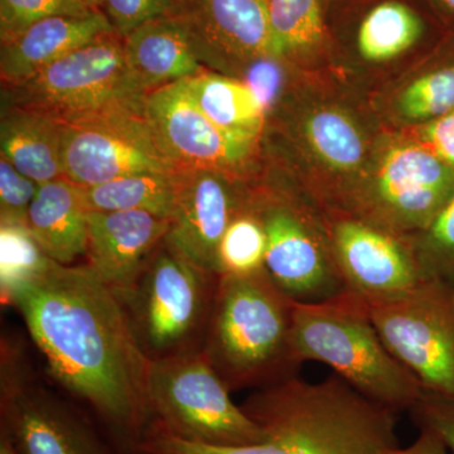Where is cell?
Here are the masks:
<instances>
[{
  "instance_id": "cell-27",
  "label": "cell",
  "mask_w": 454,
  "mask_h": 454,
  "mask_svg": "<svg viewBox=\"0 0 454 454\" xmlns=\"http://www.w3.org/2000/svg\"><path fill=\"white\" fill-rule=\"evenodd\" d=\"M277 55L309 50L324 37L319 0H267Z\"/></svg>"
},
{
  "instance_id": "cell-11",
  "label": "cell",
  "mask_w": 454,
  "mask_h": 454,
  "mask_svg": "<svg viewBox=\"0 0 454 454\" xmlns=\"http://www.w3.org/2000/svg\"><path fill=\"white\" fill-rule=\"evenodd\" d=\"M145 109L160 148L178 170L225 173L247 162L258 143L215 125L192 103L181 82L149 92Z\"/></svg>"
},
{
  "instance_id": "cell-35",
  "label": "cell",
  "mask_w": 454,
  "mask_h": 454,
  "mask_svg": "<svg viewBox=\"0 0 454 454\" xmlns=\"http://www.w3.org/2000/svg\"><path fill=\"white\" fill-rule=\"evenodd\" d=\"M280 57L262 56L247 65L243 82L255 92L265 110L276 103L282 88V71L278 65Z\"/></svg>"
},
{
  "instance_id": "cell-32",
  "label": "cell",
  "mask_w": 454,
  "mask_h": 454,
  "mask_svg": "<svg viewBox=\"0 0 454 454\" xmlns=\"http://www.w3.org/2000/svg\"><path fill=\"white\" fill-rule=\"evenodd\" d=\"M40 186L4 157H0V221L26 223Z\"/></svg>"
},
{
  "instance_id": "cell-19",
  "label": "cell",
  "mask_w": 454,
  "mask_h": 454,
  "mask_svg": "<svg viewBox=\"0 0 454 454\" xmlns=\"http://www.w3.org/2000/svg\"><path fill=\"white\" fill-rule=\"evenodd\" d=\"M122 41L131 76L145 94L206 70L178 14L149 20Z\"/></svg>"
},
{
  "instance_id": "cell-34",
  "label": "cell",
  "mask_w": 454,
  "mask_h": 454,
  "mask_svg": "<svg viewBox=\"0 0 454 454\" xmlns=\"http://www.w3.org/2000/svg\"><path fill=\"white\" fill-rule=\"evenodd\" d=\"M415 423L437 432L454 454V397L424 391L411 409Z\"/></svg>"
},
{
  "instance_id": "cell-3",
  "label": "cell",
  "mask_w": 454,
  "mask_h": 454,
  "mask_svg": "<svg viewBox=\"0 0 454 454\" xmlns=\"http://www.w3.org/2000/svg\"><path fill=\"white\" fill-rule=\"evenodd\" d=\"M293 306L265 270L219 277L203 352L230 389L294 376Z\"/></svg>"
},
{
  "instance_id": "cell-8",
  "label": "cell",
  "mask_w": 454,
  "mask_h": 454,
  "mask_svg": "<svg viewBox=\"0 0 454 454\" xmlns=\"http://www.w3.org/2000/svg\"><path fill=\"white\" fill-rule=\"evenodd\" d=\"M367 307L387 348L423 390L454 397V286L423 280Z\"/></svg>"
},
{
  "instance_id": "cell-23",
  "label": "cell",
  "mask_w": 454,
  "mask_h": 454,
  "mask_svg": "<svg viewBox=\"0 0 454 454\" xmlns=\"http://www.w3.org/2000/svg\"><path fill=\"white\" fill-rule=\"evenodd\" d=\"M178 172L145 173L82 187L83 201L89 211H142L170 221L177 201Z\"/></svg>"
},
{
  "instance_id": "cell-5",
  "label": "cell",
  "mask_w": 454,
  "mask_h": 454,
  "mask_svg": "<svg viewBox=\"0 0 454 454\" xmlns=\"http://www.w3.org/2000/svg\"><path fill=\"white\" fill-rule=\"evenodd\" d=\"M148 402L152 427L208 447L252 446L264 441L259 424L230 397V387L205 352L151 358Z\"/></svg>"
},
{
  "instance_id": "cell-24",
  "label": "cell",
  "mask_w": 454,
  "mask_h": 454,
  "mask_svg": "<svg viewBox=\"0 0 454 454\" xmlns=\"http://www.w3.org/2000/svg\"><path fill=\"white\" fill-rule=\"evenodd\" d=\"M422 33V20L414 11L402 3H382L361 23L358 51L367 61H389L414 46Z\"/></svg>"
},
{
  "instance_id": "cell-15",
  "label": "cell",
  "mask_w": 454,
  "mask_h": 454,
  "mask_svg": "<svg viewBox=\"0 0 454 454\" xmlns=\"http://www.w3.org/2000/svg\"><path fill=\"white\" fill-rule=\"evenodd\" d=\"M453 195V167L423 145L390 149L373 187V201L382 221L419 231Z\"/></svg>"
},
{
  "instance_id": "cell-7",
  "label": "cell",
  "mask_w": 454,
  "mask_h": 454,
  "mask_svg": "<svg viewBox=\"0 0 454 454\" xmlns=\"http://www.w3.org/2000/svg\"><path fill=\"white\" fill-rule=\"evenodd\" d=\"M217 279L164 239L133 288L119 297L149 357L187 349L210 316Z\"/></svg>"
},
{
  "instance_id": "cell-28",
  "label": "cell",
  "mask_w": 454,
  "mask_h": 454,
  "mask_svg": "<svg viewBox=\"0 0 454 454\" xmlns=\"http://www.w3.org/2000/svg\"><path fill=\"white\" fill-rule=\"evenodd\" d=\"M44 253L26 223L0 221V288L2 297L17 284L26 282L49 267Z\"/></svg>"
},
{
  "instance_id": "cell-39",
  "label": "cell",
  "mask_w": 454,
  "mask_h": 454,
  "mask_svg": "<svg viewBox=\"0 0 454 454\" xmlns=\"http://www.w3.org/2000/svg\"><path fill=\"white\" fill-rule=\"evenodd\" d=\"M86 4L94 9H100L103 7L104 0H82Z\"/></svg>"
},
{
  "instance_id": "cell-4",
  "label": "cell",
  "mask_w": 454,
  "mask_h": 454,
  "mask_svg": "<svg viewBox=\"0 0 454 454\" xmlns=\"http://www.w3.org/2000/svg\"><path fill=\"white\" fill-rule=\"evenodd\" d=\"M292 345L301 365L330 366L361 395L394 413L411 411L422 396V385L387 348L365 301L348 291L315 303L294 301Z\"/></svg>"
},
{
  "instance_id": "cell-14",
  "label": "cell",
  "mask_w": 454,
  "mask_h": 454,
  "mask_svg": "<svg viewBox=\"0 0 454 454\" xmlns=\"http://www.w3.org/2000/svg\"><path fill=\"white\" fill-rule=\"evenodd\" d=\"M176 14L186 26L206 70L223 71L277 55L267 0H182Z\"/></svg>"
},
{
  "instance_id": "cell-25",
  "label": "cell",
  "mask_w": 454,
  "mask_h": 454,
  "mask_svg": "<svg viewBox=\"0 0 454 454\" xmlns=\"http://www.w3.org/2000/svg\"><path fill=\"white\" fill-rule=\"evenodd\" d=\"M303 129L312 151L331 168L349 172L363 163L365 155L363 137L345 114L319 110L304 121Z\"/></svg>"
},
{
  "instance_id": "cell-37",
  "label": "cell",
  "mask_w": 454,
  "mask_h": 454,
  "mask_svg": "<svg viewBox=\"0 0 454 454\" xmlns=\"http://www.w3.org/2000/svg\"><path fill=\"white\" fill-rule=\"evenodd\" d=\"M418 438L409 447L396 448L393 454H450L443 439L434 430L419 427Z\"/></svg>"
},
{
  "instance_id": "cell-30",
  "label": "cell",
  "mask_w": 454,
  "mask_h": 454,
  "mask_svg": "<svg viewBox=\"0 0 454 454\" xmlns=\"http://www.w3.org/2000/svg\"><path fill=\"white\" fill-rule=\"evenodd\" d=\"M415 260L424 280H437L454 286V195L423 231Z\"/></svg>"
},
{
  "instance_id": "cell-36",
  "label": "cell",
  "mask_w": 454,
  "mask_h": 454,
  "mask_svg": "<svg viewBox=\"0 0 454 454\" xmlns=\"http://www.w3.org/2000/svg\"><path fill=\"white\" fill-rule=\"evenodd\" d=\"M422 145L454 168V110L442 118L426 122L420 131Z\"/></svg>"
},
{
  "instance_id": "cell-9",
  "label": "cell",
  "mask_w": 454,
  "mask_h": 454,
  "mask_svg": "<svg viewBox=\"0 0 454 454\" xmlns=\"http://www.w3.org/2000/svg\"><path fill=\"white\" fill-rule=\"evenodd\" d=\"M62 166L65 178L80 187L178 172L155 138L145 106L62 124Z\"/></svg>"
},
{
  "instance_id": "cell-16",
  "label": "cell",
  "mask_w": 454,
  "mask_h": 454,
  "mask_svg": "<svg viewBox=\"0 0 454 454\" xmlns=\"http://www.w3.org/2000/svg\"><path fill=\"white\" fill-rule=\"evenodd\" d=\"M240 210L225 173L179 170L177 201L166 241L199 267L217 276L221 239Z\"/></svg>"
},
{
  "instance_id": "cell-33",
  "label": "cell",
  "mask_w": 454,
  "mask_h": 454,
  "mask_svg": "<svg viewBox=\"0 0 454 454\" xmlns=\"http://www.w3.org/2000/svg\"><path fill=\"white\" fill-rule=\"evenodd\" d=\"M106 17L121 35L127 37L149 20L173 14L177 8L176 0H104Z\"/></svg>"
},
{
  "instance_id": "cell-1",
  "label": "cell",
  "mask_w": 454,
  "mask_h": 454,
  "mask_svg": "<svg viewBox=\"0 0 454 454\" xmlns=\"http://www.w3.org/2000/svg\"><path fill=\"white\" fill-rule=\"evenodd\" d=\"M22 315L53 378L100 415L125 454L151 429L146 355L119 295L86 265L51 262L3 297Z\"/></svg>"
},
{
  "instance_id": "cell-6",
  "label": "cell",
  "mask_w": 454,
  "mask_h": 454,
  "mask_svg": "<svg viewBox=\"0 0 454 454\" xmlns=\"http://www.w3.org/2000/svg\"><path fill=\"white\" fill-rule=\"evenodd\" d=\"M8 106L22 107L73 124L145 106L118 33L101 35L47 66L31 79L5 88Z\"/></svg>"
},
{
  "instance_id": "cell-20",
  "label": "cell",
  "mask_w": 454,
  "mask_h": 454,
  "mask_svg": "<svg viewBox=\"0 0 454 454\" xmlns=\"http://www.w3.org/2000/svg\"><path fill=\"white\" fill-rule=\"evenodd\" d=\"M89 214L82 188L59 178L41 184L26 225L53 262L73 265L86 256Z\"/></svg>"
},
{
  "instance_id": "cell-12",
  "label": "cell",
  "mask_w": 454,
  "mask_h": 454,
  "mask_svg": "<svg viewBox=\"0 0 454 454\" xmlns=\"http://www.w3.org/2000/svg\"><path fill=\"white\" fill-rule=\"evenodd\" d=\"M267 232L265 271L286 297L315 303L346 291L333 247L294 208L284 205L256 210Z\"/></svg>"
},
{
  "instance_id": "cell-10",
  "label": "cell",
  "mask_w": 454,
  "mask_h": 454,
  "mask_svg": "<svg viewBox=\"0 0 454 454\" xmlns=\"http://www.w3.org/2000/svg\"><path fill=\"white\" fill-rule=\"evenodd\" d=\"M16 349L3 343L0 430L18 454H112L91 424L26 378Z\"/></svg>"
},
{
  "instance_id": "cell-31",
  "label": "cell",
  "mask_w": 454,
  "mask_h": 454,
  "mask_svg": "<svg viewBox=\"0 0 454 454\" xmlns=\"http://www.w3.org/2000/svg\"><path fill=\"white\" fill-rule=\"evenodd\" d=\"M94 9L82 0H0V38L17 37L28 27L51 17H85Z\"/></svg>"
},
{
  "instance_id": "cell-13",
  "label": "cell",
  "mask_w": 454,
  "mask_h": 454,
  "mask_svg": "<svg viewBox=\"0 0 454 454\" xmlns=\"http://www.w3.org/2000/svg\"><path fill=\"white\" fill-rule=\"evenodd\" d=\"M330 239L346 291L367 306L402 297L424 280L413 250L389 231L340 219Z\"/></svg>"
},
{
  "instance_id": "cell-17",
  "label": "cell",
  "mask_w": 454,
  "mask_h": 454,
  "mask_svg": "<svg viewBox=\"0 0 454 454\" xmlns=\"http://www.w3.org/2000/svg\"><path fill=\"white\" fill-rule=\"evenodd\" d=\"M169 226L149 212L90 211L88 265L121 297L133 288Z\"/></svg>"
},
{
  "instance_id": "cell-40",
  "label": "cell",
  "mask_w": 454,
  "mask_h": 454,
  "mask_svg": "<svg viewBox=\"0 0 454 454\" xmlns=\"http://www.w3.org/2000/svg\"><path fill=\"white\" fill-rule=\"evenodd\" d=\"M444 8L448 9L450 13L454 14V0H439Z\"/></svg>"
},
{
  "instance_id": "cell-29",
  "label": "cell",
  "mask_w": 454,
  "mask_h": 454,
  "mask_svg": "<svg viewBox=\"0 0 454 454\" xmlns=\"http://www.w3.org/2000/svg\"><path fill=\"white\" fill-rule=\"evenodd\" d=\"M408 119L433 121L454 110V59L444 62L414 80L399 100Z\"/></svg>"
},
{
  "instance_id": "cell-38",
  "label": "cell",
  "mask_w": 454,
  "mask_h": 454,
  "mask_svg": "<svg viewBox=\"0 0 454 454\" xmlns=\"http://www.w3.org/2000/svg\"><path fill=\"white\" fill-rule=\"evenodd\" d=\"M0 454H18L16 448L12 444L11 439L2 430H0Z\"/></svg>"
},
{
  "instance_id": "cell-2",
  "label": "cell",
  "mask_w": 454,
  "mask_h": 454,
  "mask_svg": "<svg viewBox=\"0 0 454 454\" xmlns=\"http://www.w3.org/2000/svg\"><path fill=\"white\" fill-rule=\"evenodd\" d=\"M264 441L252 446L188 443L152 427L140 454H393L395 414L361 395L339 376L318 382L297 376L262 387L241 405Z\"/></svg>"
},
{
  "instance_id": "cell-21",
  "label": "cell",
  "mask_w": 454,
  "mask_h": 454,
  "mask_svg": "<svg viewBox=\"0 0 454 454\" xmlns=\"http://www.w3.org/2000/svg\"><path fill=\"white\" fill-rule=\"evenodd\" d=\"M0 157L40 184L65 178L61 122L8 106L0 121Z\"/></svg>"
},
{
  "instance_id": "cell-26",
  "label": "cell",
  "mask_w": 454,
  "mask_h": 454,
  "mask_svg": "<svg viewBox=\"0 0 454 454\" xmlns=\"http://www.w3.org/2000/svg\"><path fill=\"white\" fill-rule=\"evenodd\" d=\"M267 245V232L260 215L241 208L221 239L217 277L249 276L265 270Z\"/></svg>"
},
{
  "instance_id": "cell-22",
  "label": "cell",
  "mask_w": 454,
  "mask_h": 454,
  "mask_svg": "<svg viewBox=\"0 0 454 454\" xmlns=\"http://www.w3.org/2000/svg\"><path fill=\"white\" fill-rule=\"evenodd\" d=\"M181 82L192 103L215 125L258 142L267 110L247 82L208 70Z\"/></svg>"
},
{
  "instance_id": "cell-18",
  "label": "cell",
  "mask_w": 454,
  "mask_h": 454,
  "mask_svg": "<svg viewBox=\"0 0 454 454\" xmlns=\"http://www.w3.org/2000/svg\"><path fill=\"white\" fill-rule=\"evenodd\" d=\"M116 33L98 9L85 17H51L40 20L7 42L0 51V76L5 88L35 74L97 38Z\"/></svg>"
}]
</instances>
